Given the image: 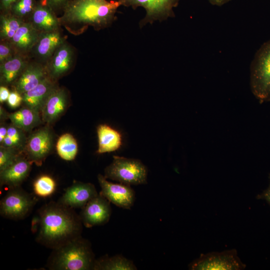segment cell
<instances>
[{
  "label": "cell",
  "instance_id": "6da1fadb",
  "mask_svg": "<svg viewBox=\"0 0 270 270\" xmlns=\"http://www.w3.org/2000/svg\"><path fill=\"white\" fill-rule=\"evenodd\" d=\"M36 240L54 249L80 236L82 222L73 208L50 202L39 211Z\"/></svg>",
  "mask_w": 270,
  "mask_h": 270
},
{
  "label": "cell",
  "instance_id": "7a4b0ae2",
  "mask_svg": "<svg viewBox=\"0 0 270 270\" xmlns=\"http://www.w3.org/2000/svg\"><path fill=\"white\" fill-rule=\"evenodd\" d=\"M120 6L118 0H72L58 18L59 22L74 36L83 34L90 26L100 30L116 20V14Z\"/></svg>",
  "mask_w": 270,
  "mask_h": 270
},
{
  "label": "cell",
  "instance_id": "3957f363",
  "mask_svg": "<svg viewBox=\"0 0 270 270\" xmlns=\"http://www.w3.org/2000/svg\"><path fill=\"white\" fill-rule=\"evenodd\" d=\"M94 254L90 242L81 236L53 249L48 260L51 270H92Z\"/></svg>",
  "mask_w": 270,
  "mask_h": 270
},
{
  "label": "cell",
  "instance_id": "277c9868",
  "mask_svg": "<svg viewBox=\"0 0 270 270\" xmlns=\"http://www.w3.org/2000/svg\"><path fill=\"white\" fill-rule=\"evenodd\" d=\"M250 84L260 103L270 100V40L260 46L252 61Z\"/></svg>",
  "mask_w": 270,
  "mask_h": 270
},
{
  "label": "cell",
  "instance_id": "5b68a950",
  "mask_svg": "<svg viewBox=\"0 0 270 270\" xmlns=\"http://www.w3.org/2000/svg\"><path fill=\"white\" fill-rule=\"evenodd\" d=\"M104 176L130 186L142 184L146 183L147 170L139 160L114 156Z\"/></svg>",
  "mask_w": 270,
  "mask_h": 270
},
{
  "label": "cell",
  "instance_id": "8992f818",
  "mask_svg": "<svg viewBox=\"0 0 270 270\" xmlns=\"http://www.w3.org/2000/svg\"><path fill=\"white\" fill-rule=\"evenodd\" d=\"M121 6L132 7L134 10L142 7L146 15L139 22L142 28L146 24L156 21L162 22L169 18H174V8L177 6L180 0H118Z\"/></svg>",
  "mask_w": 270,
  "mask_h": 270
},
{
  "label": "cell",
  "instance_id": "52a82bcc",
  "mask_svg": "<svg viewBox=\"0 0 270 270\" xmlns=\"http://www.w3.org/2000/svg\"><path fill=\"white\" fill-rule=\"evenodd\" d=\"M246 266L238 257L236 250L233 249L202 254L189 264L188 268L192 270H241Z\"/></svg>",
  "mask_w": 270,
  "mask_h": 270
},
{
  "label": "cell",
  "instance_id": "ba28073f",
  "mask_svg": "<svg viewBox=\"0 0 270 270\" xmlns=\"http://www.w3.org/2000/svg\"><path fill=\"white\" fill-rule=\"evenodd\" d=\"M36 202L34 197L19 186L12 188L0 201V214L9 219H22L30 212Z\"/></svg>",
  "mask_w": 270,
  "mask_h": 270
},
{
  "label": "cell",
  "instance_id": "9c48e42d",
  "mask_svg": "<svg viewBox=\"0 0 270 270\" xmlns=\"http://www.w3.org/2000/svg\"><path fill=\"white\" fill-rule=\"evenodd\" d=\"M76 50L66 40L54 52L45 67L48 76L54 81L68 74L74 66Z\"/></svg>",
  "mask_w": 270,
  "mask_h": 270
},
{
  "label": "cell",
  "instance_id": "30bf717a",
  "mask_svg": "<svg viewBox=\"0 0 270 270\" xmlns=\"http://www.w3.org/2000/svg\"><path fill=\"white\" fill-rule=\"evenodd\" d=\"M52 143V134L48 126L36 130L26 141L24 150L28 159L38 166L40 165L50 153Z\"/></svg>",
  "mask_w": 270,
  "mask_h": 270
},
{
  "label": "cell",
  "instance_id": "8fae6325",
  "mask_svg": "<svg viewBox=\"0 0 270 270\" xmlns=\"http://www.w3.org/2000/svg\"><path fill=\"white\" fill-rule=\"evenodd\" d=\"M101 188L100 194L110 202L120 208L130 209L135 200V192L130 186L108 182L101 174L98 176Z\"/></svg>",
  "mask_w": 270,
  "mask_h": 270
},
{
  "label": "cell",
  "instance_id": "7c38bea8",
  "mask_svg": "<svg viewBox=\"0 0 270 270\" xmlns=\"http://www.w3.org/2000/svg\"><path fill=\"white\" fill-rule=\"evenodd\" d=\"M110 202L99 194L82 208L80 218L82 224L87 228L103 225L109 220L112 209Z\"/></svg>",
  "mask_w": 270,
  "mask_h": 270
},
{
  "label": "cell",
  "instance_id": "4fadbf2b",
  "mask_svg": "<svg viewBox=\"0 0 270 270\" xmlns=\"http://www.w3.org/2000/svg\"><path fill=\"white\" fill-rule=\"evenodd\" d=\"M66 40L61 29L41 32L29 56L32 60L45 66L56 50Z\"/></svg>",
  "mask_w": 270,
  "mask_h": 270
},
{
  "label": "cell",
  "instance_id": "5bb4252c",
  "mask_svg": "<svg viewBox=\"0 0 270 270\" xmlns=\"http://www.w3.org/2000/svg\"><path fill=\"white\" fill-rule=\"evenodd\" d=\"M98 194L92 184L77 182L66 190L58 202L72 208H82Z\"/></svg>",
  "mask_w": 270,
  "mask_h": 270
},
{
  "label": "cell",
  "instance_id": "9a60e30c",
  "mask_svg": "<svg viewBox=\"0 0 270 270\" xmlns=\"http://www.w3.org/2000/svg\"><path fill=\"white\" fill-rule=\"evenodd\" d=\"M68 98L66 89L58 86L48 96L42 108V120L50 124L57 120L66 111Z\"/></svg>",
  "mask_w": 270,
  "mask_h": 270
},
{
  "label": "cell",
  "instance_id": "2e32d148",
  "mask_svg": "<svg viewBox=\"0 0 270 270\" xmlns=\"http://www.w3.org/2000/svg\"><path fill=\"white\" fill-rule=\"evenodd\" d=\"M48 76L45 66L30 59L12 87L22 94L36 87Z\"/></svg>",
  "mask_w": 270,
  "mask_h": 270
},
{
  "label": "cell",
  "instance_id": "e0dca14e",
  "mask_svg": "<svg viewBox=\"0 0 270 270\" xmlns=\"http://www.w3.org/2000/svg\"><path fill=\"white\" fill-rule=\"evenodd\" d=\"M32 162L20 156L12 164L0 171L1 185L11 188L19 186L30 172Z\"/></svg>",
  "mask_w": 270,
  "mask_h": 270
},
{
  "label": "cell",
  "instance_id": "ac0fdd59",
  "mask_svg": "<svg viewBox=\"0 0 270 270\" xmlns=\"http://www.w3.org/2000/svg\"><path fill=\"white\" fill-rule=\"evenodd\" d=\"M40 32H49L60 30V25L56 14L48 6L42 4L38 0L35 8L28 20Z\"/></svg>",
  "mask_w": 270,
  "mask_h": 270
},
{
  "label": "cell",
  "instance_id": "d6986e66",
  "mask_svg": "<svg viewBox=\"0 0 270 270\" xmlns=\"http://www.w3.org/2000/svg\"><path fill=\"white\" fill-rule=\"evenodd\" d=\"M58 86L56 81L48 76L36 87L22 94V103L40 112L47 98Z\"/></svg>",
  "mask_w": 270,
  "mask_h": 270
},
{
  "label": "cell",
  "instance_id": "ffe728a7",
  "mask_svg": "<svg viewBox=\"0 0 270 270\" xmlns=\"http://www.w3.org/2000/svg\"><path fill=\"white\" fill-rule=\"evenodd\" d=\"M41 32L28 22H25L18 29L10 42L17 54L28 56Z\"/></svg>",
  "mask_w": 270,
  "mask_h": 270
},
{
  "label": "cell",
  "instance_id": "44dd1931",
  "mask_svg": "<svg viewBox=\"0 0 270 270\" xmlns=\"http://www.w3.org/2000/svg\"><path fill=\"white\" fill-rule=\"evenodd\" d=\"M30 60L29 56L18 54L9 60L0 64V85L12 86Z\"/></svg>",
  "mask_w": 270,
  "mask_h": 270
},
{
  "label": "cell",
  "instance_id": "7402d4cb",
  "mask_svg": "<svg viewBox=\"0 0 270 270\" xmlns=\"http://www.w3.org/2000/svg\"><path fill=\"white\" fill-rule=\"evenodd\" d=\"M98 149L97 153L101 154L113 152L118 150L122 138L120 132L106 124H100L97 127Z\"/></svg>",
  "mask_w": 270,
  "mask_h": 270
},
{
  "label": "cell",
  "instance_id": "603a6c76",
  "mask_svg": "<svg viewBox=\"0 0 270 270\" xmlns=\"http://www.w3.org/2000/svg\"><path fill=\"white\" fill-rule=\"evenodd\" d=\"M12 123L24 132L31 130L40 122V112L26 106L10 114Z\"/></svg>",
  "mask_w": 270,
  "mask_h": 270
},
{
  "label": "cell",
  "instance_id": "cb8c5ba5",
  "mask_svg": "<svg viewBox=\"0 0 270 270\" xmlns=\"http://www.w3.org/2000/svg\"><path fill=\"white\" fill-rule=\"evenodd\" d=\"M94 270H137L133 262L121 255L109 257L104 256L95 260Z\"/></svg>",
  "mask_w": 270,
  "mask_h": 270
},
{
  "label": "cell",
  "instance_id": "d4e9b609",
  "mask_svg": "<svg viewBox=\"0 0 270 270\" xmlns=\"http://www.w3.org/2000/svg\"><path fill=\"white\" fill-rule=\"evenodd\" d=\"M24 22L10 12L0 13V41L10 42Z\"/></svg>",
  "mask_w": 270,
  "mask_h": 270
},
{
  "label": "cell",
  "instance_id": "484cf974",
  "mask_svg": "<svg viewBox=\"0 0 270 270\" xmlns=\"http://www.w3.org/2000/svg\"><path fill=\"white\" fill-rule=\"evenodd\" d=\"M58 155L68 161L74 160L78 152L77 142L72 134L66 133L60 136L56 144Z\"/></svg>",
  "mask_w": 270,
  "mask_h": 270
},
{
  "label": "cell",
  "instance_id": "4316f807",
  "mask_svg": "<svg viewBox=\"0 0 270 270\" xmlns=\"http://www.w3.org/2000/svg\"><path fill=\"white\" fill-rule=\"evenodd\" d=\"M26 141L24 131L12 123L8 126L7 134L0 146L21 152L24 150Z\"/></svg>",
  "mask_w": 270,
  "mask_h": 270
},
{
  "label": "cell",
  "instance_id": "83f0119b",
  "mask_svg": "<svg viewBox=\"0 0 270 270\" xmlns=\"http://www.w3.org/2000/svg\"><path fill=\"white\" fill-rule=\"evenodd\" d=\"M56 188V182L48 175H42L38 178L34 182V193L40 197H47L52 194Z\"/></svg>",
  "mask_w": 270,
  "mask_h": 270
},
{
  "label": "cell",
  "instance_id": "f1b7e54d",
  "mask_svg": "<svg viewBox=\"0 0 270 270\" xmlns=\"http://www.w3.org/2000/svg\"><path fill=\"white\" fill-rule=\"evenodd\" d=\"M38 0H18L12 6L10 12L27 22Z\"/></svg>",
  "mask_w": 270,
  "mask_h": 270
},
{
  "label": "cell",
  "instance_id": "f546056e",
  "mask_svg": "<svg viewBox=\"0 0 270 270\" xmlns=\"http://www.w3.org/2000/svg\"><path fill=\"white\" fill-rule=\"evenodd\" d=\"M20 151L12 148L0 146V171L12 164L20 155Z\"/></svg>",
  "mask_w": 270,
  "mask_h": 270
},
{
  "label": "cell",
  "instance_id": "4dcf8cb0",
  "mask_svg": "<svg viewBox=\"0 0 270 270\" xmlns=\"http://www.w3.org/2000/svg\"><path fill=\"white\" fill-rule=\"evenodd\" d=\"M16 54L10 42L0 41V64L9 60Z\"/></svg>",
  "mask_w": 270,
  "mask_h": 270
},
{
  "label": "cell",
  "instance_id": "1f68e13d",
  "mask_svg": "<svg viewBox=\"0 0 270 270\" xmlns=\"http://www.w3.org/2000/svg\"><path fill=\"white\" fill-rule=\"evenodd\" d=\"M72 0H38L42 4L50 8L56 14L63 12L66 6Z\"/></svg>",
  "mask_w": 270,
  "mask_h": 270
},
{
  "label": "cell",
  "instance_id": "d6a6232c",
  "mask_svg": "<svg viewBox=\"0 0 270 270\" xmlns=\"http://www.w3.org/2000/svg\"><path fill=\"white\" fill-rule=\"evenodd\" d=\"M23 102L22 95L16 90L12 88L7 100V104L12 108H16Z\"/></svg>",
  "mask_w": 270,
  "mask_h": 270
},
{
  "label": "cell",
  "instance_id": "836d02e7",
  "mask_svg": "<svg viewBox=\"0 0 270 270\" xmlns=\"http://www.w3.org/2000/svg\"><path fill=\"white\" fill-rule=\"evenodd\" d=\"M18 0H0V13L10 12L12 5Z\"/></svg>",
  "mask_w": 270,
  "mask_h": 270
},
{
  "label": "cell",
  "instance_id": "e575fe53",
  "mask_svg": "<svg viewBox=\"0 0 270 270\" xmlns=\"http://www.w3.org/2000/svg\"><path fill=\"white\" fill-rule=\"evenodd\" d=\"M268 178L270 182L268 188L264 190L261 194H258L256 198L265 200L270 205V174Z\"/></svg>",
  "mask_w": 270,
  "mask_h": 270
},
{
  "label": "cell",
  "instance_id": "d590c367",
  "mask_svg": "<svg viewBox=\"0 0 270 270\" xmlns=\"http://www.w3.org/2000/svg\"><path fill=\"white\" fill-rule=\"evenodd\" d=\"M10 91L8 88V86L0 85V102L4 103L7 102L10 94Z\"/></svg>",
  "mask_w": 270,
  "mask_h": 270
},
{
  "label": "cell",
  "instance_id": "8d00e7d4",
  "mask_svg": "<svg viewBox=\"0 0 270 270\" xmlns=\"http://www.w3.org/2000/svg\"><path fill=\"white\" fill-rule=\"evenodd\" d=\"M8 125L1 123L0 126V143L2 142L6 138L7 132Z\"/></svg>",
  "mask_w": 270,
  "mask_h": 270
},
{
  "label": "cell",
  "instance_id": "74e56055",
  "mask_svg": "<svg viewBox=\"0 0 270 270\" xmlns=\"http://www.w3.org/2000/svg\"><path fill=\"white\" fill-rule=\"evenodd\" d=\"M212 5L222 6L230 0H208Z\"/></svg>",
  "mask_w": 270,
  "mask_h": 270
},
{
  "label": "cell",
  "instance_id": "f35d334b",
  "mask_svg": "<svg viewBox=\"0 0 270 270\" xmlns=\"http://www.w3.org/2000/svg\"><path fill=\"white\" fill-rule=\"evenodd\" d=\"M9 114H8L3 108L1 106L0 107V120H4L6 118H9Z\"/></svg>",
  "mask_w": 270,
  "mask_h": 270
}]
</instances>
